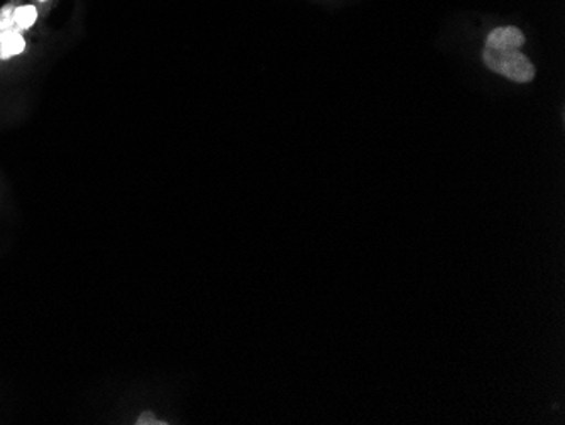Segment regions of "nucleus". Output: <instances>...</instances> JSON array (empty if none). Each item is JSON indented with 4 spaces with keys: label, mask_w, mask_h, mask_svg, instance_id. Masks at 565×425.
<instances>
[{
    "label": "nucleus",
    "mask_w": 565,
    "mask_h": 425,
    "mask_svg": "<svg viewBox=\"0 0 565 425\" xmlns=\"http://www.w3.org/2000/svg\"><path fill=\"white\" fill-rule=\"evenodd\" d=\"M482 62L491 72L503 75L504 78L516 84H530L535 78V66L530 62L529 56L520 52L519 47H503V50L484 47Z\"/></svg>",
    "instance_id": "nucleus-1"
},
{
    "label": "nucleus",
    "mask_w": 565,
    "mask_h": 425,
    "mask_svg": "<svg viewBox=\"0 0 565 425\" xmlns=\"http://www.w3.org/2000/svg\"><path fill=\"white\" fill-rule=\"evenodd\" d=\"M15 2L11 0L4 8H0V62H8L14 56L22 55L25 52L24 33L15 26L12 19Z\"/></svg>",
    "instance_id": "nucleus-2"
},
{
    "label": "nucleus",
    "mask_w": 565,
    "mask_h": 425,
    "mask_svg": "<svg viewBox=\"0 0 565 425\" xmlns=\"http://www.w3.org/2000/svg\"><path fill=\"white\" fill-rule=\"evenodd\" d=\"M526 43L525 34L516 26L497 28L486 38L484 47L503 50V47H522Z\"/></svg>",
    "instance_id": "nucleus-3"
},
{
    "label": "nucleus",
    "mask_w": 565,
    "mask_h": 425,
    "mask_svg": "<svg viewBox=\"0 0 565 425\" xmlns=\"http://www.w3.org/2000/svg\"><path fill=\"white\" fill-rule=\"evenodd\" d=\"M38 8L33 4H15L14 11H12V19H14L15 26L25 33L36 24L38 21Z\"/></svg>",
    "instance_id": "nucleus-4"
},
{
    "label": "nucleus",
    "mask_w": 565,
    "mask_h": 425,
    "mask_svg": "<svg viewBox=\"0 0 565 425\" xmlns=\"http://www.w3.org/2000/svg\"><path fill=\"white\" fill-rule=\"evenodd\" d=\"M136 424H138V425H148V424L161 425V424H167V422L158 421V418L154 417V414H152V412L148 411V412H142V414L139 415L138 421H136Z\"/></svg>",
    "instance_id": "nucleus-5"
},
{
    "label": "nucleus",
    "mask_w": 565,
    "mask_h": 425,
    "mask_svg": "<svg viewBox=\"0 0 565 425\" xmlns=\"http://www.w3.org/2000/svg\"><path fill=\"white\" fill-rule=\"evenodd\" d=\"M36 2H40V4H46V2H50V0H36Z\"/></svg>",
    "instance_id": "nucleus-6"
}]
</instances>
